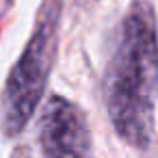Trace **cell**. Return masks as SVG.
<instances>
[{
	"mask_svg": "<svg viewBox=\"0 0 158 158\" xmlns=\"http://www.w3.org/2000/svg\"><path fill=\"white\" fill-rule=\"evenodd\" d=\"M41 158H91V132L76 104L52 95L39 119Z\"/></svg>",
	"mask_w": 158,
	"mask_h": 158,
	"instance_id": "3",
	"label": "cell"
},
{
	"mask_svg": "<svg viewBox=\"0 0 158 158\" xmlns=\"http://www.w3.org/2000/svg\"><path fill=\"white\" fill-rule=\"evenodd\" d=\"M59 20L61 0H46L37 28L7 78L0 98V128L7 136L20 134L39 106L56 54Z\"/></svg>",
	"mask_w": 158,
	"mask_h": 158,
	"instance_id": "2",
	"label": "cell"
},
{
	"mask_svg": "<svg viewBox=\"0 0 158 158\" xmlns=\"http://www.w3.org/2000/svg\"><path fill=\"white\" fill-rule=\"evenodd\" d=\"M158 93V33L147 5L136 2L121 22L104 74V104L115 132L147 147Z\"/></svg>",
	"mask_w": 158,
	"mask_h": 158,
	"instance_id": "1",
	"label": "cell"
}]
</instances>
